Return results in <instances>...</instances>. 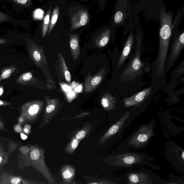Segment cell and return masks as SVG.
<instances>
[{
	"instance_id": "6da1fadb",
	"label": "cell",
	"mask_w": 184,
	"mask_h": 184,
	"mask_svg": "<svg viewBox=\"0 0 184 184\" xmlns=\"http://www.w3.org/2000/svg\"><path fill=\"white\" fill-rule=\"evenodd\" d=\"M160 22L159 50L157 61V72L158 75H161L164 71L173 29L171 18L166 17L161 18Z\"/></svg>"
},
{
	"instance_id": "7a4b0ae2",
	"label": "cell",
	"mask_w": 184,
	"mask_h": 184,
	"mask_svg": "<svg viewBox=\"0 0 184 184\" xmlns=\"http://www.w3.org/2000/svg\"><path fill=\"white\" fill-rule=\"evenodd\" d=\"M29 52L31 57L35 64L43 71L46 78V84L50 89H55V83L49 72L48 62L43 47L34 43L31 44Z\"/></svg>"
},
{
	"instance_id": "3957f363",
	"label": "cell",
	"mask_w": 184,
	"mask_h": 184,
	"mask_svg": "<svg viewBox=\"0 0 184 184\" xmlns=\"http://www.w3.org/2000/svg\"><path fill=\"white\" fill-rule=\"evenodd\" d=\"M45 150L39 146H32L30 150L31 164L43 175L49 184H58L47 168L45 161Z\"/></svg>"
},
{
	"instance_id": "277c9868",
	"label": "cell",
	"mask_w": 184,
	"mask_h": 184,
	"mask_svg": "<svg viewBox=\"0 0 184 184\" xmlns=\"http://www.w3.org/2000/svg\"><path fill=\"white\" fill-rule=\"evenodd\" d=\"M46 102L45 110L40 127H45L59 113L62 108V104L59 99H50L44 96Z\"/></svg>"
},
{
	"instance_id": "5b68a950",
	"label": "cell",
	"mask_w": 184,
	"mask_h": 184,
	"mask_svg": "<svg viewBox=\"0 0 184 184\" xmlns=\"http://www.w3.org/2000/svg\"><path fill=\"white\" fill-rule=\"evenodd\" d=\"M44 104V101L42 100L28 102L25 104L22 109V117L28 121H34L40 115Z\"/></svg>"
},
{
	"instance_id": "8992f818",
	"label": "cell",
	"mask_w": 184,
	"mask_h": 184,
	"mask_svg": "<svg viewBox=\"0 0 184 184\" xmlns=\"http://www.w3.org/2000/svg\"><path fill=\"white\" fill-rule=\"evenodd\" d=\"M153 134V127L151 125L141 127L129 141L130 145L139 147L146 144Z\"/></svg>"
},
{
	"instance_id": "52a82bcc",
	"label": "cell",
	"mask_w": 184,
	"mask_h": 184,
	"mask_svg": "<svg viewBox=\"0 0 184 184\" xmlns=\"http://www.w3.org/2000/svg\"><path fill=\"white\" fill-rule=\"evenodd\" d=\"M137 49L135 56L131 61L130 64L124 70L122 75L124 77L129 76L130 77L137 75L142 70L143 65L140 60L141 42L137 39Z\"/></svg>"
},
{
	"instance_id": "ba28073f",
	"label": "cell",
	"mask_w": 184,
	"mask_h": 184,
	"mask_svg": "<svg viewBox=\"0 0 184 184\" xmlns=\"http://www.w3.org/2000/svg\"><path fill=\"white\" fill-rule=\"evenodd\" d=\"M115 161L109 163L115 166H129L141 162L143 159L142 156L136 154H126L111 156Z\"/></svg>"
},
{
	"instance_id": "9c48e42d",
	"label": "cell",
	"mask_w": 184,
	"mask_h": 184,
	"mask_svg": "<svg viewBox=\"0 0 184 184\" xmlns=\"http://www.w3.org/2000/svg\"><path fill=\"white\" fill-rule=\"evenodd\" d=\"M105 73V68H102L94 76H92L91 71L88 73L85 79L84 90L85 93H89L94 91L103 80Z\"/></svg>"
},
{
	"instance_id": "30bf717a",
	"label": "cell",
	"mask_w": 184,
	"mask_h": 184,
	"mask_svg": "<svg viewBox=\"0 0 184 184\" xmlns=\"http://www.w3.org/2000/svg\"><path fill=\"white\" fill-rule=\"evenodd\" d=\"M130 115V114L128 113H126L125 115L121 118L115 123L112 125L108 130L102 136L99 140L98 144L99 145H102L114 134H116Z\"/></svg>"
},
{
	"instance_id": "8fae6325",
	"label": "cell",
	"mask_w": 184,
	"mask_h": 184,
	"mask_svg": "<svg viewBox=\"0 0 184 184\" xmlns=\"http://www.w3.org/2000/svg\"><path fill=\"white\" fill-rule=\"evenodd\" d=\"M88 20L89 16L86 10H78L72 17L71 30H75L84 26L88 23Z\"/></svg>"
},
{
	"instance_id": "7c38bea8",
	"label": "cell",
	"mask_w": 184,
	"mask_h": 184,
	"mask_svg": "<svg viewBox=\"0 0 184 184\" xmlns=\"http://www.w3.org/2000/svg\"><path fill=\"white\" fill-rule=\"evenodd\" d=\"M152 88H149L136 93L129 98H126L124 100V106L129 107L137 104L144 100L149 96L152 91Z\"/></svg>"
},
{
	"instance_id": "4fadbf2b",
	"label": "cell",
	"mask_w": 184,
	"mask_h": 184,
	"mask_svg": "<svg viewBox=\"0 0 184 184\" xmlns=\"http://www.w3.org/2000/svg\"><path fill=\"white\" fill-rule=\"evenodd\" d=\"M75 173L76 169L74 166L69 164L64 165L61 170V175L62 180V182L61 183H72Z\"/></svg>"
},
{
	"instance_id": "5bb4252c",
	"label": "cell",
	"mask_w": 184,
	"mask_h": 184,
	"mask_svg": "<svg viewBox=\"0 0 184 184\" xmlns=\"http://www.w3.org/2000/svg\"><path fill=\"white\" fill-rule=\"evenodd\" d=\"M184 46V32L175 39L170 54V62H173L178 57L183 49Z\"/></svg>"
},
{
	"instance_id": "9a60e30c",
	"label": "cell",
	"mask_w": 184,
	"mask_h": 184,
	"mask_svg": "<svg viewBox=\"0 0 184 184\" xmlns=\"http://www.w3.org/2000/svg\"><path fill=\"white\" fill-rule=\"evenodd\" d=\"M70 48L73 59L77 60L80 54L79 35L77 34H71L69 35Z\"/></svg>"
},
{
	"instance_id": "2e32d148",
	"label": "cell",
	"mask_w": 184,
	"mask_h": 184,
	"mask_svg": "<svg viewBox=\"0 0 184 184\" xmlns=\"http://www.w3.org/2000/svg\"><path fill=\"white\" fill-rule=\"evenodd\" d=\"M134 41L133 34L131 33L129 35L128 38L126 42L124 47L123 50L121 55L119 59L118 64V67L119 68L122 66L123 64L124 61L129 55L130 53L131 47Z\"/></svg>"
},
{
	"instance_id": "e0dca14e",
	"label": "cell",
	"mask_w": 184,
	"mask_h": 184,
	"mask_svg": "<svg viewBox=\"0 0 184 184\" xmlns=\"http://www.w3.org/2000/svg\"><path fill=\"white\" fill-rule=\"evenodd\" d=\"M101 106L105 110L108 111L115 108L116 104V100L109 93H106L102 96L101 100Z\"/></svg>"
},
{
	"instance_id": "ac0fdd59",
	"label": "cell",
	"mask_w": 184,
	"mask_h": 184,
	"mask_svg": "<svg viewBox=\"0 0 184 184\" xmlns=\"http://www.w3.org/2000/svg\"><path fill=\"white\" fill-rule=\"evenodd\" d=\"M129 184H149L147 182L149 178L147 175L143 173H131L128 175Z\"/></svg>"
},
{
	"instance_id": "d6986e66",
	"label": "cell",
	"mask_w": 184,
	"mask_h": 184,
	"mask_svg": "<svg viewBox=\"0 0 184 184\" xmlns=\"http://www.w3.org/2000/svg\"><path fill=\"white\" fill-rule=\"evenodd\" d=\"M58 62L61 73L64 76L65 79L67 83H70L71 80V76L70 72L67 67L64 58L62 53H59L58 54Z\"/></svg>"
},
{
	"instance_id": "ffe728a7",
	"label": "cell",
	"mask_w": 184,
	"mask_h": 184,
	"mask_svg": "<svg viewBox=\"0 0 184 184\" xmlns=\"http://www.w3.org/2000/svg\"><path fill=\"white\" fill-rule=\"evenodd\" d=\"M110 34L111 30L110 29L104 30L95 39V45L100 48L105 47L108 44L110 40Z\"/></svg>"
},
{
	"instance_id": "44dd1931",
	"label": "cell",
	"mask_w": 184,
	"mask_h": 184,
	"mask_svg": "<svg viewBox=\"0 0 184 184\" xmlns=\"http://www.w3.org/2000/svg\"><path fill=\"white\" fill-rule=\"evenodd\" d=\"M93 128L92 124L88 123L85 124L83 128L78 130L74 134L73 137L80 141L86 139L90 135Z\"/></svg>"
},
{
	"instance_id": "7402d4cb",
	"label": "cell",
	"mask_w": 184,
	"mask_h": 184,
	"mask_svg": "<svg viewBox=\"0 0 184 184\" xmlns=\"http://www.w3.org/2000/svg\"><path fill=\"white\" fill-rule=\"evenodd\" d=\"M81 141L73 137L64 149V152L68 154H74L75 150L79 146Z\"/></svg>"
},
{
	"instance_id": "603a6c76",
	"label": "cell",
	"mask_w": 184,
	"mask_h": 184,
	"mask_svg": "<svg viewBox=\"0 0 184 184\" xmlns=\"http://www.w3.org/2000/svg\"><path fill=\"white\" fill-rule=\"evenodd\" d=\"M84 178L86 180V184H112L108 180L97 177L85 175Z\"/></svg>"
},
{
	"instance_id": "cb8c5ba5",
	"label": "cell",
	"mask_w": 184,
	"mask_h": 184,
	"mask_svg": "<svg viewBox=\"0 0 184 184\" xmlns=\"http://www.w3.org/2000/svg\"><path fill=\"white\" fill-rule=\"evenodd\" d=\"M59 9L58 7H55L53 12L49 24L48 28V33L50 34L54 28L57 21L59 15Z\"/></svg>"
},
{
	"instance_id": "d4e9b609",
	"label": "cell",
	"mask_w": 184,
	"mask_h": 184,
	"mask_svg": "<svg viewBox=\"0 0 184 184\" xmlns=\"http://www.w3.org/2000/svg\"><path fill=\"white\" fill-rule=\"evenodd\" d=\"M51 11H52V8L51 7L47 11V14L44 18L42 29V37H45L47 31L48 30L49 24H50Z\"/></svg>"
},
{
	"instance_id": "484cf974",
	"label": "cell",
	"mask_w": 184,
	"mask_h": 184,
	"mask_svg": "<svg viewBox=\"0 0 184 184\" xmlns=\"http://www.w3.org/2000/svg\"><path fill=\"white\" fill-rule=\"evenodd\" d=\"M123 19V14L120 11H117L115 13V17H114V21L115 23L118 24L122 22Z\"/></svg>"
},
{
	"instance_id": "4316f807",
	"label": "cell",
	"mask_w": 184,
	"mask_h": 184,
	"mask_svg": "<svg viewBox=\"0 0 184 184\" xmlns=\"http://www.w3.org/2000/svg\"><path fill=\"white\" fill-rule=\"evenodd\" d=\"M18 4L24 6H29L31 4L32 0H12Z\"/></svg>"
},
{
	"instance_id": "83f0119b",
	"label": "cell",
	"mask_w": 184,
	"mask_h": 184,
	"mask_svg": "<svg viewBox=\"0 0 184 184\" xmlns=\"http://www.w3.org/2000/svg\"><path fill=\"white\" fill-rule=\"evenodd\" d=\"M10 18L4 13L0 11V23L9 21Z\"/></svg>"
},
{
	"instance_id": "f1b7e54d",
	"label": "cell",
	"mask_w": 184,
	"mask_h": 184,
	"mask_svg": "<svg viewBox=\"0 0 184 184\" xmlns=\"http://www.w3.org/2000/svg\"><path fill=\"white\" fill-rule=\"evenodd\" d=\"M33 77V76L31 73L28 72L25 73L22 76V79L25 81H28L31 80Z\"/></svg>"
},
{
	"instance_id": "f546056e",
	"label": "cell",
	"mask_w": 184,
	"mask_h": 184,
	"mask_svg": "<svg viewBox=\"0 0 184 184\" xmlns=\"http://www.w3.org/2000/svg\"><path fill=\"white\" fill-rule=\"evenodd\" d=\"M35 16L37 18L40 19L42 18L44 15L43 11L41 9H37L35 12Z\"/></svg>"
},
{
	"instance_id": "4dcf8cb0",
	"label": "cell",
	"mask_w": 184,
	"mask_h": 184,
	"mask_svg": "<svg viewBox=\"0 0 184 184\" xmlns=\"http://www.w3.org/2000/svg\"><path fill=\"white\" fill-rule=\"evenodd\" d=\"M11 70L7 69V70L5 71L2 74V77L3 79H6V78H8L11 75Z\"/></svg>"
},
{
	"instance_id": "1f68e13d",
	"label": "cell",
	"mask_w": 184,
	"mask_h": 184,
	"mask_svg": "<svg viewBox=\"0 0 184 184\" xmlns=\"http://www.w3.org/2000/svg\"><path fill=\"white\" fill-rule=\"evenodd\" d=\"M21 181V178L20 177H15L12 179L11 183L13 184H17L20 183Z\"/></svg>"
},
{
	"instance_id": "d6a6232c",
	"label": "cell",
	"mask_w": 184,
	"mask_h": 184,
	"mask_svg": "<svg viewBox=\"0 0 184 184\" xmlns=\"http://www.w3.org/2000/svg\"><path fill=\"white\" fill-rule=\"evenodd\" d=\"M15 129L17 132L18 133L21 132L22 131L21 127L20 125H17L15 126Z\"/></svg>"
},
{
	"instance_id": "836d02e7",
	"label": "cell",
	"mask_w": 184,
	"mask_h": 184,
	"mask_svg": "<svg viewBox=\"0 0 184 184\" xmlns=\"http://www.w3.org/2000/svg\"><path fill=\"white\" fill-rule=\"evenodd\" d=\"M30 127V126L28 127V128H27L26 127L24 129V132L26 133H28L30 132V128L29 129V128Z\"/></svg>"
},
{
	"instance_id": "e575fe53",
	"label": "cell",
	"mask_w": 184,
	"mask_h": 184,
	"mask_svg": "<svg viewBox=\"0 0 184 184\" xmlns=\"http://www.w3.org/2000/svg\"><path fill=\"white\" fill-rule=\"evenodd\" d=\"M21 135L22 139H23V140H25V139H26L27 138H28V136L23 133H21Z\"/></svg>"
},
{
	"instance_id": "d590c367",
	"label": "cell",
	"mask_w": 184,
	"mask_h": 184,
	"mask_svg": "<svg viewBox=\"0 0 184 184\" xmlns=\"http://www.w3.org/2000/svg\"><path fill=\"white\" fill-rule=\"evenodd\" d=\"M6 40L4 39H0V44L4 43L6 42Z\"/></svg>"
},
{
	"instance_id": "8d00e7d4",
	"label": "cell",
	"mask_w": 184,
	"mask_h": 184,
	"mask_svg": "<svg viewBox=\"0 0 184 184\" xmlns=\"http://www.w3.org/2000/svg\"><path fill=\"white\" fill-rule=\"evenodd\" d=\"M3 127V124L2 123V122H1V120H0V129L2 128Z\"/></svg>"
},
{
	"instance_id": "74e56055",
	"label": "cell",
	"mask_w": 184,
	"mask_h": 184,
	"mask_svg": "<svg viewBox=\"0 0 184 184\" xmlns=\"http://www.w3.org/2000/svg\"><path fill=\"white\" fill-rule=\"evenodd\" d=\"M3 90L2 88H0V95L2 94Z\"/></svg>"
},
{
	"instance_id": "f35d334b",
	"label": "cell",
	"mask_w": 184,
	"mask_h": 184,
	"mask_svg": "<svg viewBox=\"0 0 184 184\" xmlns=\"http://www.w3.org/2000/svg\"><path fill=\"white\" fill-rule=\"evenodd\" d=\"M2 160H3V158H2V157L0 156V164H1V162L2 161Z\"/></svg>"
},
{
	"instance_id": "ab89813d",
	"label": "cell",
	"mask_w": 184,
	"mask_h": 184,
	"mask_svg": "<svg viewBox=\"0 0 184 184\" xmlns=\"http://www.w3.org/2000/svg\"><path fill=\"white\" fill-rule=\"evenodd\" d=\"M4 102L1 100H0V105H3L4 104Z\"/></svg>"
},
{
	"instance_id": "60d3db41",
	"label": "cell",
	"mask_w": 184,
	"mask_h": 184,
	"mask_svg": "<svg viewBox=\"0 0 184 184\" xmlns=\"http://www.w3.org/2000/svg\"><path fill=\"white\" fill-rule=\"evenodd\" d=\"M182 159H183L184 160V151H183V152H182Z\"/></svg>"
}]
</instances>
